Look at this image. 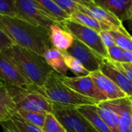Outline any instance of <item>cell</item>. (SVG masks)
Wrapping results in <instances>:
<instances>
[{
    "instance_id": "cell-11",
    "label": "cell",
    "mask_w": 132,
    "mask_h": 132,
    "mask_svg": "<svg viewBox=\"0 0 132 132\" xmlns=\"http://www.w3.org/2000/svg\"><path fill=\"white\" fill-rule=\"evenodd\" d=\"M79 11L91 16L98 22L110 26L111 29L115 28L120 30H125L122 22L120 19H118L112 13L100 6L93 4L80 2L79 4Z\"/></svg>"
},
{
    "instance_id": "cell-7",
    "label": "cell",
    "mask_w": 132,
    "mask_h": 132,
    "mask_svg": "<svg viewBox=\"0 0 132 132\" xmlns=\"http://www.w3.org/2000/svg\"><path fill=\"white\" fill-rule=\"evenodd\" d=\"M15 4L17 18L46 29L53 24H59L36 0H15Z\"/></svg>"
},
{
    "instance_id": "cell-33",
    "label": "cell",
    "mask_w": 132,
    "mask_h": 132,
    "mask_svg": "<svg viewBox=\"0 0 132 132\" xmlns=\"http://www.w3.org/2000/svg\"><path fill=\"white\" fill-rule=\"evenodd\" d=\"M14 43L10 40V38L0 29V52L13 46Z\"/></svg>"
},
{
    "instance_id": "cell-17",
    "label": "cell",
    "mask_w": 132,
    "mask_h": 132,
    "mask_svg": "<svg viewBox=\"0 0 132 132\" xmlns=\"http://www.w3.org/2000/svg\"><path fill=\"white\" fill-rule=\"evenodd\" d=\"M17 112V107L6 85L0 86V124L9 121Z\"/></svg>"
},
{
    "instance_id": "cell-14",
    "label": "cell",
    "mask_w": 132,
    "mask_h": 132,
    "mask_svg": "<svg viewBox=\"0 0 132 132\" xmlns=\"http://www.w3.org/2000/svg\"><path fill=\"white\" fill-rule=\"evenodd\" d=\"M98 89L107 97L108 100H113L128 96L114 82L104 75L100 70L90 73Z\"/></svg>"
},
{
    "instance_id": "cell-38",
    "label": "cell",
    "mask_w": 132,
    "mask_h": 132,
    "mask_svg": "<svg viewBox=\"0 0 132 132\" xmlns=\"http://www.w3.org/2000/svg\"><path fill=\"white\" fill-rule=\"evenodd\" d=\"M2 85H5V83H4V82H2V80L0 79V86H2Z\"/></svg>"
},
{
    "instance_id": "cell-18",
    "label": "cell",
    "mask_w": 132,
    "mask_h": 132,
    "mask_svg": "<svg viewBox=\"0 0 132 132\" xmlns=\"http://www.w3.org/2000/svg\"><path fill=\"white\" fill-rule=\"evenodd\" d=\"M77 109L97 132H112L97 112L96 105L80 106Z\"/></svg>"
},
{
    "instance_id": "cell-27",
    "label": "cell",
    "mask_w": 132,
    "mask_h": 132,
    "mask_svg": "<svg viewBox=\"0 0 132 132\" xmlns=\"http://www.w3.org/2000/svg\"><path fill=\"white\" fill-rule=\"evenodd\" d=\"M42 130L43 132H67L52 113L46 114Z\"/></svg>"
},
{
    "instance_id": "cell-36",
    "label": "cell",
    "mask_w": 132,
    "mask_h": 132,
    "mask_svg": "<svg viewBox=\"0 0 132 132\" xmlns=\"http://www.w3.org/2000/svg\"><path fill=\"white\" fill-rule=\"evenodd\" d=\"M84 2H85V3H87V4H93V5H94V0H82Z\"/></svg>"
},
{
    "instance_id": "cell-21",
    "label": "cell",
    "mask_w": 132,
    "mask_h": 132,
    "mask_svg": "<svg viewBox=\"0 0 132 132\" xmlns=\"http://www.w3.org/2000/svg\"><path fill=\"white\" fill-rule=\"evenodd\" d=\"M69 19L74 21L76 23H78L81 25L86 26L87 27H90L91 29L95 30L96 31H97L98 33L101 32L102 30H111V28L105 24H103L100 22H98L97 20H96L95 19L92 18L91 16L83 13L81 12L76 11L75 12H73V14H71L70 16Z\"/></svg>"
},
{
    "instance_id": "cell-20",
    "label": "cell",
    "mask_w": 132,
    "mask_h": 132,
    "mask_svg": "<svg viewBox=\"0 0 132 132\" xmlns=\"http://www.w3.org/2000/svg\"><path fill=\"white\" fill-rule=\"evenodd\" d=\"M44 58L48 65L56 72L62 75H67L68 68L65 63L61 51L51 47L44 54Z\"/></svg>"
},
{
    "instance_id": "cell-10",
    "label": "cell",
    "mask_w": 132,
    "mask_h": 132,
    "mask_svg": "<svg viewBox=\"0 0 132 132\" xmlns=\"http://www.w3.org/2000/svg\"><path fill=\"white\" fill-rule=\"evenodd\" d=\"M67 52L77 59L90 73L100 69L101 59L104 58L75 37L73 44Z\"/></svg>"
},
{
    "instance_id": "cell-9",
    "label": "cell",
    "mask_w": 132,
    "mask_h": 132,
    "mask_svg": "<svg viewBox=\"0 0 132 132\" xmlns=\"http://www.w3.org/2000/svg\"><path fill=\"white\" fill-rule=\"evenodd\" d=\"M0 79L8 86L26 89H36L26 79L17 66L2 52H0Z\"/></svg>"
},
{
    "instance_id": "cell-40",
    "label": "cell",
    "mask_w": 132,
    "mask_h": 132,
    "mask_svg": "<svg viewBox=\"0 0 132 132\" xmlns=\"http://www.w3.org/2000/svg\"><path fill=\"white\" fill-rule=\"evenodd\" d=\"M96 132H97V131H96Z\"/></svg>"
},
{
    "instance_id": "cell-12",
    "label": "cell",
    "mask_w": 132,
    "mask_h": 132,
    "mask_svg": "<svg viewBox=\"0 0 132 132\" xmlns=\"http://www.w3.org/2000/svg\"><path fill=\"white\" fill-rule=\"evenodd\" d=\"M119 117V131L132 132V97L106 100Z\"/></svg>"
},
{
    "instance_id": "cell-19",
    "label": "cell",
    "mask_w": 132,
    "mask_h": 132,
    "mask_svg": "<svg viewBox=\"0 0 132 132\" xmlns=\"http://www.w3.org/2000/svg\"><path fill=\"white\" fill-rule=\"evenodd\" d=\"M96 110L104 123L112 132L119 131V117L116 111L111 108L107 101L100 102L96 105Z\"/></svg>"
},
{
    "instance_id": "cell-32",
    "label": "cell",
    "mask_w": 132,
    "mask_h": 132,
    "mask_svg": "<svg viewBox=\"0 0 132 132\" xmlns=\"http://www.w3.org/2000/svg\"><path fill=\"white\" fill-rule=\"evenodd\" d=\"M99 33H100V37L101 38V40H102L104 47L107 49L116 45L114 39L112 37L111 33H110V30H102Z\"/></svg>"
},
{
    "instance_id": "cell-29",
    "label": "cell",
    "mask_w": 132,
    "mask_h": 132,
    "mask_svg": "<svg viewBox=\"0 0 132 132\" xmlns=\"http://www.w3.org/2000/svg\"><path fill=\"white\" fill-rule=\"evenodd\" d=\"M53 1L69 16H70L76 11L79 10V4L80 3L77 0H53Z\"/></svg>"
},
{
    "instance_id": "cell-2",
    "label": "cell",
    "mask_w": 132,
    "mask_h": 132,
    "mask_svg": "<svg viewBox=\"0 0 132 132\" xmlns=\"http://www.w3.org/2000/svg\"><path fill=\"white\" fill-rule=\"evenodd\" d=\"M2 53L12 61L26 79L40 91L53 69L43 56L14 44Z\"/></svg>"
},
{
    "instance_id": "cell-37",
    "label": "cell",
    "mask_w": 132,
    "mask_h": 132,
    "mask_svg": "<svg viewBox=\"0 0 132 132\" xmlns=\"http://www.w3.org/2000/svg\"><path fill=\"white\" fill-rule=\"evenodd\" d=\"M128 21H129V24H130V27L132 29V15L130 17V19H128Z\"/></svg>"
},
{
    "instance_id": "cell-13",
    "label": "cell",
    "mask_w": 132,
    "mask_h": 132,
    "mask_svg": "<svg viewBox=\"0 0 132 132\" xmlns=\"http://www.w3.org/2000/svg\"><path fill=\"white\" fill-rule=\"evenodd\" d=\"M99 70L114 82L128 96L132 97V84L131 82L112 64L109 58L101 59Z\"/></svg>"
},
{
    "instance_id": "cell-16",
    "label": "cell",
    "mask_w": 132,
    "mask_h": 132,
    "mask_svg": "<svg viewBox=\"0 0 132 132\" xmlns=\"http://www.w3.org/2000/svg\"><path fill=\"white\" fill-rule=\"evenodd\" d=\"M49 38L53 47L61 51H67L71 47L74 40V37L57 23L50 26Z\"/></svg>"
},
{
    "instance_id": "cell-8",
    "label": "cell",
    "mask_w": 132,
    "mask_h": 132,
    "mask_svg": "<svg viewBox=\"0 0 132 132\" xmlns=\"http://www.w3.org/2000/svg\"><path fill=\"white\" fill-rule=\"evenodd\" d=\"M60 78L66 86L79 94L99 102L108 100L107 97L98 89L90 75L75 77H68L60 75Z\"/></svg>"
},
{
    "instance_id": "cell-35",
    "label": "cell",
    "mask_w": 132,
    "mask_h": 132,
    "mask_svg": "<svg viewBox=\"0 0 132 132\" xmlns=\"http://www.w3.org/2000/svg\"><path fill=\"white\" fill-rule=\"evenodd\" d=\"M2 124V128H3V131L4 132H13L10 128H9L7 126H5V124Z\"/></svg>"
},
{
    "instance_id": "cell-34",
    "label": "cell",
    "mask_w": 132,
    "mask_h": 132,
    "mask_svg": "<svg viewBox=\"0 0 132 132\" xmlns=\"http://www.w3.org/2000/svg\"><path fill=\"white\" fill-rule=\"evenodd\" d=\"M123 62L132 64V52L124 51V52H123Z\"/></svg>"
},
{
    "instance_id": "cell-24",
    "label": "cell",
    "mask_w": 132,
    "mask_h": 132,
    "mask_svg": "<svg viewBox=\"0 0 132 132\" xmlns=\"http://www.w3.org/2000/svg\"><path fill=\"white\" fill-rule=\"evenodd\" d=\"M117 46L122 50L132 52V36L125 30H120L115 28L110 30Z\"/></svg>"
},
{
    "instance_id": "cell-15",
    "label": "cell",
    "mask_w": 132,
    "mask_h": 132,
    "mask_svg": "<svg viewBox=\"0 0 132 132\" xmlns=\"http://www.w3.org/2000/svg\"><path fill=\"white\" fill-rule=\"evenodd\" d=\"M94 5L114 15L121 22L128 20L132 15V0H94Z\"/></svg>"
},
{
    "instance_id": "cell-30",
    "label": "cell",
    "mask_w": 132,
    "mask_h": 132,
    "mask_svg": "<svg viewBox=\"0 0 132 132\" xmlns=\"http://www.w3.org/2000/svg\"><path fill=\"white\" fill-rule=\"evenodd\" d=\"M107 50H108V58L111 61H118V62H123L124 50H122L121 47H119L117 45H114L111 47H109Z\"/></svg>"
},
{
    "instance_id": "cell-6",
    "label": "cell",
    "mask_w": 132,
    "mask_h": 132,
    "mask_svg": "<svg viewBox=\"0 0 132 132\" xmlns=\"http://www.w3.org/2000/svg\"><path fill=\"white\" fill-rule=\"evenodd\" d=\"M53 114L67 132H96L75 107L53 102Z\"/></svg>"
},
{
    "instance_id": "cell-4",
    "label": "cell",
    "mask_w": 132,
    "mask_h": 132,
    "mask_svg": "<svg viewBox=\"0 0 132 132\" xmlns=\"http://www.w3.org/2000/svg\"><path fill=\"white\" fill-rule=\"evenodd\" d=\"M17 110L53 114V102L36 89H22L6 85Z\"/></svg>"
},
{
    "instance_id": "cell-5",
    "label": "cell",
    "mask_w": 132,
    "mask_h": 132,
    "mask_svg": "<svg viewBox=\"0 0 132 132\" xmlns=\"http://www.w3.org/2000/svg\"><path fill=\"white\" fill-rule=\"evenodd\" d=\"M60 25L98 55L104 58H109L108 50L104 47L100 33L97 31L69 19L63 21Z\"/></svg>"
},
{
    "instance_id": "cell-31",
    "label": "cell",
    "mask_w": 132,
    "mask_h": 132,
    "mask_svg": "<svg viewBox=\"0 0 132 132\" xmlns=\"http://www.w3.org/2000/svg\"><path fill=\"white\" fill-rule=\"evenodd\" d=\"M111 62L119 71H121L128 79V80L132 84V64L126 62H118L113 61H111Z\"/></svg>"
},
{
    "instance_id": "cell-26",
    "label": "cell",
    "mask_w": 132,
    "mask_h": 132,
    "mask_svg": "<svg viewBox=\"0 0 132 132\" xmlns=\"http://www.w3.org/2000/svg\"><path fill=\"white\" fill-rule=\"evenodd\" d=\"M17 114H19L20 117L24 118L26 121H29V123L42 128L45 119H46V113H41V112H35V111H28L24 110H17L16 112Z\"/></svg>"
},
{
    "instance_id": "cell-22",
    "label": "cell",
    "mask_w": 132,
    "mask_h": 132,
    "mask_svg": "<svg viewBox=\"0 0 132 132\" xmlns=\"http://www.w3.org/2000/svg\"><path fill=\"white\" fill-rule=\"evenodd\" d=\"M13 132H43L42 128L29 123L15 114L9 121L2 123Z\"/></svg>"
},
{
    "instance_id": "cell-3",
    "label": "cell",
    "mask_w": 132,
    "mask_h": 132,
    "mask_svg": "<svg viewBox=\"0 0 132 132\" xmlns=\"http://www.w3.org/2000/svg\"><path fill=\"white\" fill-rule=\"evenodd\" d=\"M40 93L52 102L75 107L86 105L94 106L100 103L69 88L63 82L60 75L53 70L40 89Z\"/></svg>"
},
{
    "instance_id": "cell-23",
    "label": "cell",
    "mask_w": 132,
    "mask_h": 132,
    "mask_svg": "<svg viewBox=\"0 0 132 132\" xmlns=\"http://www.w3.org/2000/svg\"><path fill=\"white\" fill-rule=\"evenodd\" d=\"M59 24L68 19L70 16L63 11L53 0H36Z\"/></svg>"
},
{
    "instance_id": "cell-28",
    "label": "cell",
    "mask_w": 132,
    "mask_h": 132,
    "mask_svg": "<svg viewBox=\"0 0 132 132\" xmlns=\"http://www.w3.org/2000/svg\"><path fill=\"white\" fill-rule=\"evenodd\" d=\"M0 16H18L15 0H0Z\"/></svg>"
},
{
    "instance_id": "cell-1",
    "label": "cell",
    "mask_w": 132,
    "mask_h": 132,
    "mask_svg": "<svg viewBox=\"0 0 132 132\" xmlns=\"http://www.w3.org/2000/svg\"><path fill=\"white\" fill-rule=\"evenodd\" d=\"M0 29L14 44L39 55L44 56L53 47L49 38L50 29L35 26L19 18L0 16Z\"/></svg>"
},
{
    "instance_id": "cell-39",
    "label": "cell",
    "mask_w": 132,
    "mask_h": 132,
    "mask_svg": "<svg viewBox=\"0 0 132 132\" xmlns=\"http://www.w3.org/2000/svg\"><path fill=\"white\" fill-rule=\"evenodd\" d=\"M77 1H78V2H82V3H85V2H84L82 0H77Z\"/></svg>"
},
{
    "instance_id": "cell-25",
    "label": "cell",
    "mask_w": 132,
    "mask_h": 132,
    "mask_svg": "<svg viewBox=\"0 0 132 132\" xmlns=\"http://www.w3.org/2000/svg\"><path fill=\"white\" fill-rule=\"evenodd\" d=\"M62 53L68 69H70L73 74L77 76H86L90 75V72L77 59L70 55L67 51H62Z\"/></svg>"
}]
</instances>
